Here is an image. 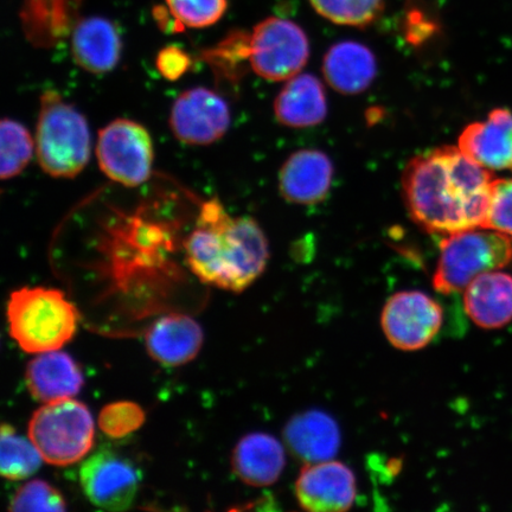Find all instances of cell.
Wrapping results in <instances>:
<instances>
[{
    "instance_id": "obj_1",
    "label": "cell",
    "mask_w": 512,
    "mask_h": 512,
    "mask_svg": "<svg viewBox=\"0 0 512 512\" xmlns=\"http://www.w3.org/2000/svg\"><path fill=\"white\" fill-rule=\"evenodd\" d=\"M490 170L454 146L409 160L402 194L412 220L427 232L451 235L484 228L491 206Z\"/></svg>"
},
{
    "instance_id": "obj_2",
    "label": "cell",
    "mask_w": 512,
    "mask_h": 512,
    "mask_svg": "<svg viewBox=\"0 0 512 512\" xmlns=\"http://www.w3.org/2000/svg\"><path fill=\"white\" fill-rule=\"evenodd\" d=\"M184 251L190 270L202 283L230 292L245 291L270 259L259 223L248 216H230L217 198L203 203Z\"/></svg>"
},
{
    "instance_id": "obj_3",
    "label": "cell",
    "mask_w": 512,
    "mask_h": 512,
    "mask_svg": "<svg viewBox=\"0 0 512 512\" xmlns=\"http://www.w3.org/2000/svg\"><path fill=\"white\" fill-rule=\"evenodd\" d=\"M9 331L28 354L60 350L78 330L80 313L56 288L23 287L11 293Z\"/></svg>"
},
{
    "instance_id": "obj_4",
    "label": "cell",
    "mask_w": 512,
    "mask_h": 512,
    "mask_svg": "<svg viewBox=\"0 0 512 512\" xmlns=\"http://www.w3.org/2000/svg\"><path fill=\"white\" fill-rule=\"evenodd\" d=\"M35 142L38 164L54 178L80 175L91 159V130L85 115L54 89L41 95Z\"/></svg>"
},
{
    "instance_id": "obj_5",
    "label": "cell",
    "mask_w": 512,
    "mask_h": 512,
    "mask_svg": "<svg viewBox=\"0 0 512 512\" xmlns=\"http://www.w3.org/2000/svg\"><path fill=\"white\" fill-rule=\"evenodd\" d=\"M512 261V238L492 229H471L447 235L441 242L435 290L443 294L464 292L479 275L502 270Z\"/></svg>"
},
{
    "instance_id": "obj_6",
    "label": "cell",
    "mask_w": 512,
    "mask_h": 512,
    "mask_svg": "<svg viewBox=\"0 0 512 512\" xmlns=\"http://www.w3.org/2000/svg\"><path fill=\"white\" fill-rule=\"evenodd\" d=\"M29 439L50 465L78 463L94 444L93 416L73 399L46 403L31 416Z\"/></svg>"
},
{
    "instance_id": "obj_7",
    "label": "cell",
    "mask_w": 512,
    "mask_h": 512,
    "mask_svg": "<svg viewBox=\"0 0 512 512\" xmlns=\"http://www.w3.org/2000/svg\"><path fill=\"white\" fill-rule=\"evenodd\" d=\"M96 158L111 181L137 188L152 174L155 150L151 134L137 121L115 119L99 132Z\"/></svg>"
},
{
    "instance_id": "obj_8",
    "label": "cell",
    "mask_w": 512,
    "mask_h": 512,
    "mask_svg": "<svg viewBox=\"0 0 512 512\" xmlns=\"http://www.w3.org/2000/svg\"><path fill=\"white\" fill-rule=\"evenodd\" d=\"M309 57V38L298 24L288 19H264L251 32L249 63L262 79L290 80L305 67Z\"/></svg>"
},
{
    "instance_id": "obj_9",
    "label": "cell",
    "mask_w": 512,
    "mask_h": 512,
    "mask_svg": "<svg viewBox=\"0 0 512 512\" xmlns=\"http://www.w3.org/2000/svg\"><path fill=\"white\" fill-rule=\"evenodd\" d=\"M444 310L421 291L395 293L384 305L381 325L390 344L403 351L427 347L439 334Z\"/></svg>"
},
{
    "instance_id": "obj_10",
    "label": "cell",
    "mask_w": 512,
    "mask_h": 512,
    "mask_svg": "<svg viewBox=\"0 0 512 512\" xmlns=\"http://www.w3.org/2000/svg\"><path fill=\"white\" fill-rule=\"evenodd\" d=\"M229 126L230 110L226 100L206 87L191 88L179 94L171 107V131L183 144H214L227 133Z\"/></svg>"
},
{
    "instance_id": "obj_11",
    "label": "cell",
    "mask_w": 512,
    "mask_h": 512,
    "mask_svg": "<svg viewBox=\"0 0 512 512\" xmlns=\"http://www.w3.org/2000/svg\"><path fill=\"white\" fill-rule=\"evenodd\" d=\"M80 482L96 507L121 511L130 508L136 498L140 475L130 460L102 448L82 464Z\"/></svg>"
},
{
    "instance_id": "obj_12",
    "label": "cell",
    "mask_w": 512,
    "mask_h": 512,
    "mask_svg": "<svg viewBox=\"0 0 512 512\" xmlns=\"http://www.w3.org/2000/svg\"><path fill=\"white\" fill-rule=\"evenodd\" d=\"M356 494L354 472L336 460L306 464L296 482L299 504L313 512L347 511L354 504Z\"/></svg>"
},
{
    "instance_id": "obj_13",
    "label": "cell",
    "mask_w": 512,
    "mask_h": 512,
    "mask_svg": "<svg viewBox=\"0 0 512 512\" xmlns=\"http://www.w3.org/2000/svg\"><path fill=\"white\" fill-rule=\"evenodd\" d=\"M459 149L490 171L512 169V113L498 108L485 121L470 124L459 137Z\"/></svg>"
},
{
    "instance_id": "obj_14",
    "label": "cell",
    "mask_w": 512,
    "mask_h": 512,
    "mask_svg": "<svg viewBox=\"0 0 512 512\" xmlns=\"http://www.w3.org/2000/svg\"><path fill=\"white\" fill-rule=\"evenodd\" d=\"M334 165L325 153L302 150L287 158L279 174V190L286 201L315 204L329 194Z\"/></svg>"
},
{
    "instance_id": "obj_15",
    "label": "cell",
    "mask_w": 512,
    "mask_h": 512,
    "mask_svg": "<svg viewBox=\"0 0 512 512\" xmlns=\"http://www.w3.org/2000/svg\"><path fill=\"white\" fill-rule=\"evenodd\" d=\"M25 382L32 398L50 403L73 399L83 386V375L72 357L62 351L38 354L25 371Z\"/></svg>"
},
{
    "instance_id": "obj_16",
    "label": "cell",
    "mask_w": 512,
    "mask_h": 512,
    "mask_svg": "<svg viewBox=\"0 0 512 512\" xmlns=\"http://www.w3.org/2000/svg\"><path fill=\"white\" fill-rule=\"evenodd\" d=\"M70 35L73 59L86 72L106 74L118 66L123 43L117 28L108 19H79Z\"/></svg>"
},
{
    "instance_id": "obj_17",
    "label": "cell",
    "mask_w": 512,
    "mask_h": 512,
    "mask_svg": "<svg viewBox=\"0 0 512 512\" xmlns=\"http://www.w3.org/2000/svg\"><path fill=\"white\" fill-rule=\"evenodd\" d=\"M145 341L153 360L164 366L178 367L198 355L203 344V331L196 320L188 316L169 315L150 326Z\"/></svg>"
},
{
    "instance_id": "obj_18",
    "label": "cell",
    "mask_w": 512,
    "mask_h": 512,
    "mask_svg": "<svg viewBox=\"0 0 512 512\" xmlns=\"http://www.w3.org/2000/svg\"><path fill=\"white\" fill-rule=\"evenodd\" d=\"M285 443L306 464L332 460L341 447V431L335 419L320 411H309L287 422Z\"/></svg>"
},
{
    "instance_id": "obj_19",
    "label": "cell",
    "mask_w": 512,
    "mask_h": 512,
    "mask_svg": "<svg viewBox=\"0 0 512 512\" xmlns=\"http://www.w3.org/2000/svg\"><path fill=\"white\" fill-rule=\"evenodd\" d=\"M464 307L483 329H501L512 320V277L502 271L479 275L464 291Z\"/></svg>"
},
{
    "instance_id": "obj_20",
    "label": "cell",
    "mask_w": 512,
    "mask_h": 512,
    "mask_svg": "<svg viewBox=\"0 0 512 512\" xmlns=\"http://www.w3.org/2000/svg\"><path fill=\"white\" fill-rule=\"evenodd\" d=\"M286 464L283 444L273 435L252 433L243 437L234 448L232 465L243 483L264 488L277 482Z\"/></svg>"
},
{
    "instance_id": "obj_21",
    "label": "cell",
    "mask_w": 512,
    "mask_h": 512,
    "mask_svg": "<svg viewBox=\"0 0 512 512\" xmlns=\"http://www.w3.org/2000/svg\"><path fill=\"white\" fill-rule=\"evenodd\" d=\"M323 74L338 93L356 95L369 88L376 78L377 63L373 53L357 42H339L325 54Z\"/></svg>"
},
{
    "instance_id": "obj_22",
    "label": "cell",
    "mask_w": 512,
    "mask_h": 512,
    "mask_svg": "<svg viewBox=\"0 0 512 512\" xmlns=\"http://www.w3.org/2000/svg\"><path fill=\"white\" fill-rule=\"evenodd\" d=\"M275 118L288 127L303 128L323 123L328 114L325 89L316 76H293L274 101Z\"/></svg>"
},
{
    "instance_id": "obj_23",
    "label": "cell",
    "mask_w": 512,
    "mask_h": 512,
    "mask_svg": "<svg viewBox=\"0 0 512 512\" xmlns=\"http://www.w3.org/2000/svg\"><path fill=\"white\" fill-rule=\"evenodd\" d=\"M81 4L82 0H23L21 18L28 40L48 47L72 34Z\"/></svg>"
},
{
    "instance_id": "obj_24",
    "label": "cell",
    "mask_w": 512,
    "mask_h": 512,
    "mask_svg": "<svg viewBox=\"0 0 512 512\" xmlns=\"http://www.w3.org/2000/svg\"><path fill=\"white\" fill-rule=\"evenodd\" d=\"M0 142V176L6 181L21 175L27 168L36 142L27 127L10 118L0 124Z\"/></svg>"
},
{
    "instance_id": "obj_25",
    "label": "cell",
    "mask_w": 512,
    "mask_h": 512,
    "mask_svg": "<svg viewBox=\"0 0 512 512\" xmlns=\"http://www.w3.org/2000/svg\"><path fill=\"white\" fill-rule=\"evenodd\" d=\"M41 453L34 443L18 435L14 427L3 425L0 443V472L10 480L27 479L34 475L42 464Z\"/></svg>"
},
{
    "instance_id": "obj_26",
    "label": "cell",
    "mask_w": 512,
    "mask_h": 512,
    "mask_svg": "<svg viewBox=\"0 0 512 512\" xmlns=\"http://www.w3.org/2000/svg\"><path fill=\"white\" fill-rule=\"evenodd\" d=\"M318 14L332 23L363 28L383 11L384 0H309Z\"/></svg>"
},
{
    "instance_id": "obj_27",
    "label": "cell",
    "mask_w": 512,
    "mask_h": 512,
    "mask_svg": "<svg viewBox=\"0 0 512 512\" xmlns=\"http://www.w3.org/2000/svg\"><path fill=\"white\" fill-rule=\"evenodd\" d=\"M178 29L211 27L226 14L227 0H165Z\"/></svg>"
},
{
    "instance_id": "obj_28",
    "label": "cell",
    "mask_w": 512,
    "mask_h": 512,
    "mask_svg": "<svg viewBox=\"0 0 512 512\" xmlns=\"http://www.w3.org/2000/svg\"><path fill=\"white\" fill-rule=\"evenodd\" d=\"M61 492L41 479L31 480L19 488L11 499L10 511H64Z\"/></svg>"
},
{
    "instance_id": "obj_29",
    "label": "cell",
    "mask_w": 512,
    "mask_h": 512,
    "mask_svg": "<svg viewBox=\"0 0 512 512\" xmlns=\"http://www.w3.org/2000/svg\"><path fill=\"white\" fill-rule=\"evenodd\" d=\"M145 412L137 403L119 401L102 408L99 427L107 437L124 438L144 425Z\"/></svg>"
},
{
    "instance_id": "obj_30",
    "label": "cell",
    "mask_w": 512,
    "mask_h": 512,
    "mask_svg": "<svg viewBox=\"0 0 512 512\" xmlns=\"http://www.w3.org/2000/svg\"><path fill=\"white\" fill-rule=\"evenodd\" d=\"M485 229L496 230L512 238V178L491 183V206Z\"/></svg>"
},
{
    "instance_id": "obj_31",
    "label": "cell",
    "mask_w": 512,
    "mask_h": 512,
    "mask_svg": "<svg viewBox=\"0 0 512 512\" xmlns=\"http://www.w3.org/2000/svg\"><path fill=\"white\" fill-rule=\"evenodd\" d=\"M251 57V34L246 31L236 30L224 38L213 49L208 50L206 59L213 64H220L224 68L233 70L242 62Z\"/></svg>"
},
{
    "instance_id": "obj_32",
    "label": "cell",
    "mask_w": 512,
    "mask_h": 512,
    "mask_svg": "<svg viewBox=\"0 0 512 512\" xmlns=\"http://www.w3.org/2000/svg\"><path fill=\"white\" fill-rule=\"evenodd\" d=\"M190 56L181 48L166 47L159 51L156 64L160 75L170 81H176L188 72Z\"/></svg>"
},
{
    "instance_id": "obj_33",
    "label": "cell",
    "mask_w": 512,
    "mask_h": 512,
    "mask_svg": "<svg viewBox=\"0 0 512 512\" xmlns=\"http://www.w3.org/2000/svg\"><path fill=\"white\" fill-rule=\"evenodd\" d=\"M433 31V25L426 22L424 16L419 11L412 12L408 16V37L414 38L416 42H420L421 37L430 35Z\"/></svg>"
}]
</instances>
